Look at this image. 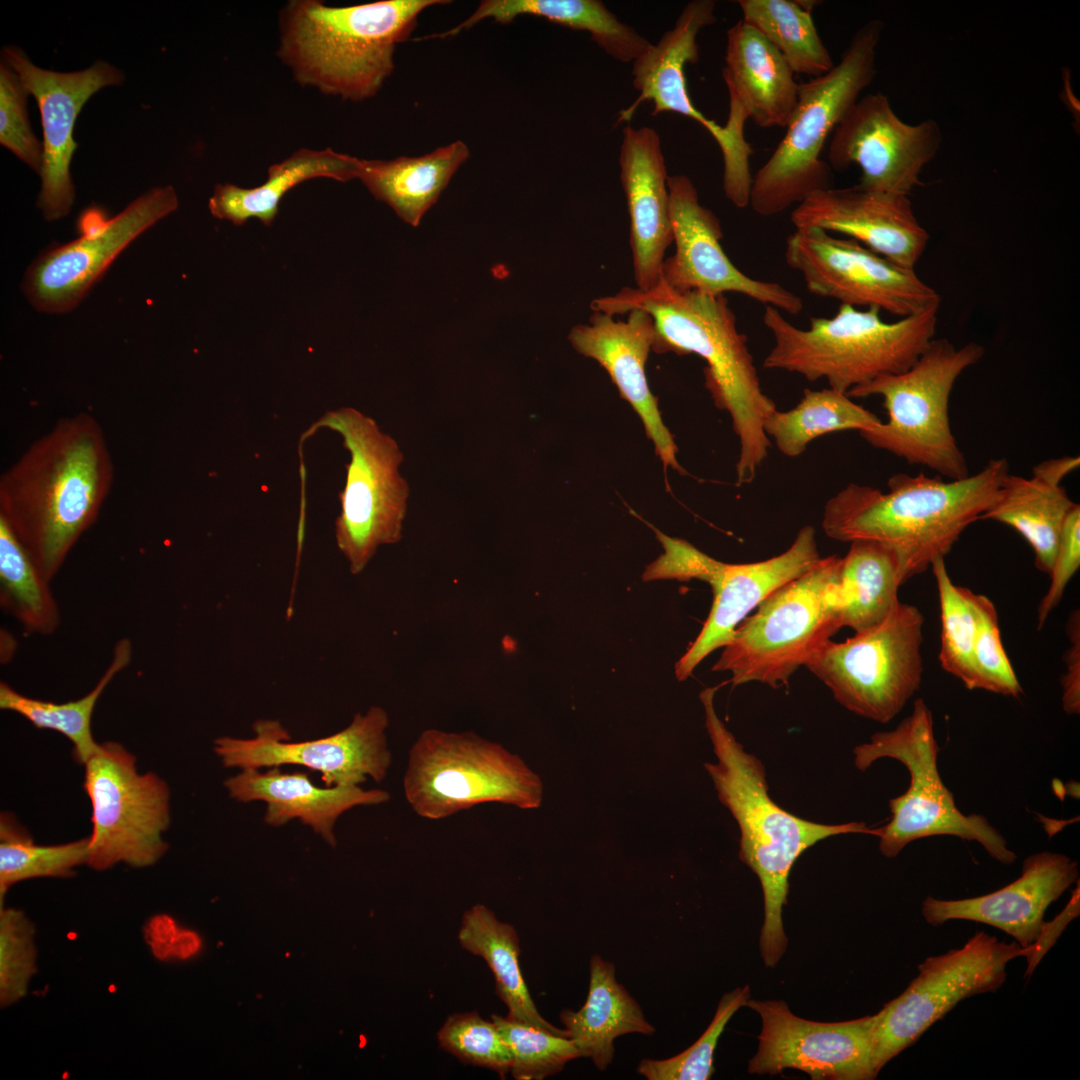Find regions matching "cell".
I'll use <instances>...</instances> for the list:
<instances>
[{
  "instance_id": "obj_1",
  "label": "cell",
  "mask_w": 1080,
  "mask_h": 1080,
  "mask_svg": "<svg viewBox=\"0 0 1080 1080\" xmlns=\"http://www.w3.org/2000/svg\"><path fill=\"white\" fill-rule=\"evenodd\" d=\"M114 480L99 421L59 419L0 476V518L48 580L95 523Z\"/></svg>"
},
{
  "instance_id": "obj_2",
  "label": "cell",
  "mask_w": 1080,
  "mask_h": 1080,
  "mask_svg": "<svg viewBox=\"0 0 1080 1080\" xmlns=\"http://www.w3.org/2000/svg\"><path fill=\"white\" fill-rule=\"evenodd\" d=\"M591 307L612 316L643 310L654 323L653 351L696 354L705 361L706 388L716 407L729 413L739 440L737 483H751L770 447L764 421L777 407L762 390L747 336L738 330L727 298L679 291L661 278L648 291L625 287L593 300Z\"/></svg>"
},
{
  "instance_id": "obj_3",
  "label": "cell",
  "mask_w": 1080,
  "mask_h": 1080,
  "mask_svg": "<svg viewBox=\"0 0 1080 1080\" xmlns=\"http://www.w3.org/2000/svg\"><path fill=\"white\" fill-rule=\"evenodd\" d=\"M1004 458L958 480L898 473L888 491L850 483L825 504L822 529L831 539L867 540L893 550L903 582L951 551L964 530L992 505L1008 474Z\"/></svg>"
},
{
  "instance_id": "obj_4",
  "label": "cell",
  "mask_w": 1080,
  "mask_h": 1080,
  "mask_svg": "<svg viewBox=\"0 0 1080 1080\" xmlns=\"http://www.w3.org/2000/svg\"><path fill=\"white\" fill-rule=\"evenodd\" d=\"M717 687L703 689L699 698L716 763H705L720 802L740 830L739 859L758 877L764 900L760 952L764 964L774 967L787 948L782 911L787 904L790 871L808 848L841 834L879 835V827L864 822L823 824L798 817L781 808L768 793L763 763L743 745L718 717Z\"/></svg>"
},
{
  "instance_id": "obj_5",
  "label": "cell",
  "mask_w": 1080,
  "mask_h": 1080,
  "mask_svg": "<svg viewBox=\"0 0 1080 1080\" xmlns=\"http://www.w3.org/2000/svg\"><path fill=\"white\" fill-rule=\"evenodd\" d=\"M446 0H384L328 6L290 1L280 16L278 56L296 80L343 100L373 97L394 70L396 45L419 14Z\"/></svg>"
},
{
  "instance_id": "obj_6",
  "label": "cell",
  "mask_w": 1080,
  "mask_h": 1080,
  "mask_svg": "<svg viewBox=\"0 0 1080 1080\" xmlns=\"http://www.w3.org/2000/svg\"><path fill=\"white\" fill-rule=\"evenodd\" d=\"M939 307L886 322L877 308L841 304L832 317H811L798 328L775 307L765 306L763 323L774 344L763 367L825 379L847 394L881 376L909 369L934 339Z\"/></svg>"
},
{
  "instance_id": "obj_7",
  "label": "cell",
  "mask_w": 1080,
  "mask_h": 1080,
  "mask_svg": "<svg viewBox=\"0 0 1080 1080\" xmlns=\"http://www.w3.org/2000/svg\"><path fill=\"white\" fill-rule=\"evenodd\" d=\"M883 29L881 20L868 21L830 71L799 84L786 133L752 178L749 205L756 214H780L830 187L831 168L821 152L829 134L874 80Z\"/></svg>"
},
{
  "instance_id": "obj_8",
  "label": "cell",
  "mask_w": 1080,
  "mask_h": 1080,
  "mask_svg": "<svg viewBox=\"0 0 1080 1080\" xmlns=\"http://www.w3.org/2000/svg\"><path fill=\"white\" fill-rule=\"evenodd\" d=\"M842 558H821L810 570L769 595L735 629L712 670L731 683L773 689L790 678L841 625Z\"/></svg>"
},
{
  "instance_id": "obj_9",
  "label": "cell",
  "mask_w": 1080,
  "mask_h": 1080,
  "mask_svg": "<svg viewBox=\"0 0 1080 1080\" xmlns=\"http://www.w3.org/2000/svg\"><path fill=\"white\" fill-rule=\"evenodd\" d=\"M939 746L933 714L922 698L894 729L873 734L853 749L854 765L865 771L876 761L890 758L908 770L907 790L889 800L891 817L879 827V850L896 857L908 844L931 836L950 835L975 841L996 861L1010 865L1017 856L1003 835L980 814H964L938 769Z\"/></svg>"
},
{
  "instance_id": "obj_10",
  "label": "cell",
  "mask_w": 1080,
  "mask_h": 1080,
  "mask_svg": "<svg viewBox=\"0 0 1080 1080\" xmlns=\"http://www.w3.org/2000/svg\"><path fill=\"white\" fill-rule=\"evenodd\" d=\"M984 352L976 342L956 348L946 339H933L906 371L849 390L850 398L880 396L888 415L886 422L860 435L874 448L911 465L925 466L950 480L967 477V461L950 427L949 398L958 377Z\"/></svg>"
},
{
  "instance_id": "obj_11",
  "label": "cell",
  "mask_w": 1080,
  "mask_h": 1080,
  "mask_svg": "<svg viewBox=\"0 0 1080 1080\" xmlns=\"http://www.w3.org/2000/svg\"><path fill=\"white\" fill-rule=\"evenodd\" d=\"M413 812L442 820L484 803L540 807L543 783L524 760L471 731L430 728L412 744L403 777Z\"/></svg>"
},
{
  "instance_id": "obj_12",
  "label": "cell",
  "mask_w": 1080,
  "mask_h": 1080,
  "mask_svg": "<svg viewBox=\"0 0 1080 1080\" xmlns=\"http://www.w3.org/2000/svg\"><path fill=\"white\" fill-rule=\"evenodd\" d=\"M321 429L338 433L350 454L334 533L350 572L360 574L380 546L402 538L409 498V485L400 473L404 454L373 418L353 407L327 411L304 432L302 441Z\"/></svg>"
},
{
  "instance_id": "obj_13",
  "label": "cell",
  "mask_w": 1080,
  "mask_h": 1080,
  "mask_svg": "<svg viewBox=\"0 0 1080 1080\" xmlns=\"http://www.w3.org/2000/svg\"><path fill=\"white\" fill-rule=\"evenodd\" d=\"M923 626L918 607L900 602L880 624L826 641L804 666L848 711L886 724L921 685Z\"/></svg>"
},
{
  "instance_id": "obj_14",
  "label": "cell",
  "mask_w": 1080,
  "mask_h": 1080,
  "mask_svg": "<svg viewBox=\"0 0 1080 1080\" xmlns=\"http://www.w3.org/2000/svg\"><path fill=\"white\" fill-rule=\"evenodd\" d=\"M1027 953L1015 941L1006 943L978 931L962 947L926 958L907 988L873 1015L876 1075L960 1001L996 992L1006 981L1008 963Z\"/></svg>"
},
{
  "instance_id": "obj_15",
  "label": "cell",
  "mask_w": 1080,
  "mask_h": 1080,
  "mask_svg": "<svg viewBox=\"0 0 1080 1080\" xmlns=\"http://www.w3.org/2000/svg\"><path fill=\"white\" fill-rule=\"evenodd\" d=\"M84 765L93 824L87 865H154L168 847L162 838L170 822L166 783L152 772L138 774L134 755L117 742L100 744Z\"/></svg>"
},
{
  "instance_id": "obj_16",
  "label": "cell",
  "mask_w": 1080,
  "mask_h": 1080,
  "mask_svg": "<svg viewBox=\"0 0 1080 1080\" xmlns=\"http://www.w3.org/2000/svg\"><path fill=\"white\" fill-rule=\"evenodd\" d=\"M784 256L810 293L844 305L877 308L903 318L941 303L937 291L915 269L819 228L795 229L786 239Z\"/></svg>"
},
{
  "instance_id": "obj_17",
  "label": "cell",
  "mask_w": 1080,
  "mask_h": 1080,
  "mask_svg": "<svg viewBox=\"0 0 1080 1080\" xmlns=\"http://www.w3.org/2000/svg\"><path fill=\"white\" fill-rule=\"evenodd\" d=\"M178 198L172 186L156 187L107 218L90 207L78 221L82 235L40 254L28 267L22 290L40 312L73 310L118 255L139 235L175 211Z\"/></svg>"
},
{
  "instance_id": "obj_18",
  "label": "cell",
  "mask_w": 1080,
  "mask_h": 1080,
  "mask_svg": "<svg viewBox=\"0 0 1080 1080\" xmlns=\"http://www.w3.org/2000/svg\"><path fill=\"white\" fill-rule=\"evenodd\" d=\"M387 712L372 706L357 713L341 731L323 738L290 741L277 720H258L254 737L215 739L214 752L229 768L262 769L298 765L321 773L327 787L361 786L371 778L382 782L392 764L386 730Z\"/></svg>"
},
{
  "instance_id": "obj_19",
  "label": "cell",
  "mask_w": 1080,
  "mask_h": 1080,
  "mask_svg": "<svg viewBox=\"0 0 1080 1080\" xmlns=\"http://www.w3.org/2000/svg\"><path fill=\"white\" fill-rule=\"evenodd\" d=\"M715 8L713 0L690 1L674 27L633 62V86L639 95L632 105L620 112L617 123L631 120L638 106L645 101L654 105L652 116L674 112L699 123L721 150L724 194L735 207L742 209L750 201L751 145L735 138L725 126L708 119L694 106L684 72L686 64L696 63L699 59L697 36L701 29L716 22Z\"/></svg>"
},
{
  "instance_id": "obj_20",
  "label": "cell",
  "mask_w": 1080,
  "mask_h": 1080,
  "mask_svg": "<svg viewBox=\"0 0 1080 1080\" xmlns=\"http://www.w3.org/2000/svg\"><path fill=\"white\" fill-rule=\"evenodd\" d=\"M941 142L934 120L903 122L879 92L859 98L843 116L832 132L827 155L836 171L858 165L859 186L909 196Z\"/></svg>"
},
{
  "instance_id": "obj_21",
  "label": "cell",
  "mask_w": 1080,
  "mask_h": 1080,
  "mask_svg": "<svg viewBox=\"0 0 1080 1080\" xmlns=\"http://www.w3.org/2000/svg\"><path fill=\"white\" fill-rule=\"evenodd\" d=\"M745 1006L761 1017L757 1053L750 1074L776 1075L785 1069L814 1080H872L873 1015L840 1022H818L793 1014L780 1000H752Z\"/></svg>"
},
{
  "instance_id": "obj_22",
  "label": "cell",
  "mask_w": 1080,
  "mask_h": 1080,
  "mask_svg": "<svg viewBox=\"0 0 1080 1080\" xmlns=\"http://www.w3.org/2000/svg\"><path fill=\"white\" fill-rule=\"evenodd\" d=\"M1 56L19 75L40 111L43 162L37 206L45 220L61 219L69 214L75 198L70 164L78 147L73 137L78 115L92 95L104 87L121 84L124 74L103 60L75 72L43 69L15 45L5 46Z\"/></svg>"
},
{
  "instance_id": "obj_23",
  "label": "cell",
  "mask_w": 1080,
  "mask_h": 1080,
  "mask_svg": "<svg viewBox=\"0 0 1080 1080\" xmlns=\"http://www.w3.org/2000/svg\"><path fill=\"white\" fill-rule=\"evenodd\" d=\"M675 253L665 259L661 278L671 288L707 295L735 292L791 315L803 310L802 299L781 284L752 278L737 268L721 245L720 220L701 205L686 175L668 177Z\"/></svg>"
},
{
  "instance_id": "obj_24",
  "label": "cell",
  "mask_w": 1080,
  "mask_h": 1080,
  "mask_svg": "<svg viewBox=\"0 0 1080 1080\" xmlns=\"http://www.w3.org/2000/svg\"><path fill=\"white\" fill-rule=\"evenodd\" d=\"M795 229L819 228L853 239L886 259L915 269L929 234L907 195L869 190L858 184L817 191L791 213Z\"/></svg>"
},
{
  "instance_id": "obj_25",
  "label": "cell",
  "mask_w": 1080,
  "mask_h": 1080,
  "mask_svg": "<svg viewBox=\"0 0 1080 1080\" xmlns=\"http://www.w3.org/2000/svg\"><path fill=\"white\" fill-rule=\"evenodd\" d=\"M1079 880L1078 862L1069 856L1041 851L1026 857L1021 875L1001 889L978 897L944 900L931 896L922 902L924 920L940 926L968 920L998 928L1023 948L1038 939L1048 907Z\"/></svg>"
},
{
  "instance_id": "obj_26",
  "label": "cell",
  "mask_w": 1080,
  "mask_h": 1080,
  "mask_svg": "<svg viewBox=\"0 0 1080 1080\" xmlns=\"http://www.w3.org/2000/svg\"><path fill=\"white\" fill-rule=\"evenodd\" d=\"M626 321L594 311L587 323L573 326L568 340L579 354L598 362L609 374L620 396L640 417L647 437L665 469L685 474L679 464L674 438L664 424L652 394L645 365L654 344V323L643 310L628 312Z\"/></svg>"
},
{
  "instance_id": "obj_27",
  "label": "cell",
  "mask_w": 1080,
  "mask_h": 1080,
  "mask_svg": "<svg viewBox=\"0 0 1080 1080\" xmlns=\"http://www.w3.org/2000/svg\"><path fill=\"white\" fill-rule=\"evenodd\" d=\"M822 557L815 529L802 527L790 547L779 555L751 563L720 562L708 584L713 602L703 627L675 665L679 681L686 680L711 652L724 647L737 626L769 595L810 570Z\"/></svg>"
},
{
  "instance_id": "obj_28",
  "label": "cell",
  "mask_w": 1080,
  "mask_h": 1080,
  "mask_svg": "<svg viewBox=\"0 0 1080 1080\" xmlns=\"http://www.w3.org/2000/svg\"><path fill=\"white\" fill-rule=\"evenodd\" d=\"M622 135L620 179L630 218L633 274L637 289L648 291L660 281L673 242L669 176L657 131L626 125Z\"/></svg>"
},
{
  "instance_id": "obj_29",
  "label": "cell",
  "mask_w": 1080,
  "mask_h": 1080,
  "mask_svg": "<svg viewBox=\"0 0 1080 1080\" xmlns=\"http://www.w3.org/2000/svg\"><path fill=\"white\" fill-rule=\"evenodd\" d=\"M723 79L729 95L725 128L744 140L751 119L761 128H786L798 101L799 84L780 52L743 20L727 31Z\"/></svg>"
},
{
  "instance_id": "obj_30",
  "label": "cell",
  "mask_w": 1080,
  "mask_h": 1080,
  "mask_svg": "<svg viewBox=\"0 0 1080 1080\" xmlns=\"http://www.w3.org/2000/svg\"><path fill=\"white\" fill-rule=\"evenodd\" d=\"M224 786L237 802H264L267 825L280 827L298 819L332 846L336 844L335 824L342 814L356 806L379 805L390 800L389 792L383 789L320 787L312 782L308 772H283L277 766L263 772L242 769L227 778Z\"/></svg>"
},
{
  "instance_id": "obj_31",
  "label": "cell",
  "mask_w": 1080,
  "mask_h": 1080,
  "mask_svg": "<svg viewBox=\"0 0 1080 1080\" xmlns=\"http://www.w3.org/2000/svg\"><path fill=\"white\" fill-rule=\"evenodd\" d=\"M360 159L331 148L313 150L301 148L268 169V177L260 186L243 188L234 184H217L209 199L211 214L234 225L257 218L269 226L279 210L285 194L298 184L313 178H330L347 182L357 178Z\"/></svg>"
},
{
  "instance_id": "obj_32",
  "label": "cell",
  "mask_w": 1080,
  "mask_h": 1080,
  "mask_svg": "<svg viewBox=\"0 0 1080 1080\" xmlns=\"http://www.w3.org/2000/svg\"><path fill=\"white\" fill-rule=\"evenodd\" d=\"M560 1020L581 1057L590 1058L598 1070L611 1064L616 1038L655 1032L639 1004L617 981L614 964L598 955L590 960L586 1002L578 1011L563 1010Z\"/></svg>"
},
{
  "instance_id": "obj_33",
  "label": "cell",
  "mask_w": 1080,
  "mask_h": 1080,
  "mask_svg": "<svg viewBox=\"0 0 1080 1080\" xmlns=\"http://www.w3.org/2000/svg\"><path fill=\"white\" fill-rule=\"evenodd\" d=\"M521 15H533L573 30L586 31L608 55L625 63L634 62L652 45L599 0H484L465 21L431 38L455 36L485 18L508 24Z\"/></svg>"
},
{
  "instance_id": "obj_34",
  "label": "cell",
  "mask_w": 1080,
  "mask_h": 1080,
  "mask_svg": "<svg viewBox=\"0 0 1080 1080\" xmlns=\"http://www.w3.org/2000/svg\"><path fill=\"white\" fill-rule=\"evenodd\" d=\"M469 154L468 146L457 140L417 157L360 159L357 178L375 198L416 227Z\"/></svg>"
},
{
  "instance_id": "obj_35",
  "label": "cell",
  "mask_w": 1080,
  "mask_h": 1080,
  "mask_svg": "<svg viewBox=\"0 0 1080 1080\" xmlns=\"http://www.w3.org/2000/svg\"><path fill=\"white\" fill-rule=\"evenodd\" d=\"M1075 504L1061 483L1034 471L1031 478L1008 473L979 520L1014 528L1031 546L1035 567L1049 574L1064 521Z\"/></svg>"
},
{
  "instance_id": "obj_36",
  "label": "cell",
  "mask_w": 1080,
  "mask_h": 1080,
  "mask_svg": "<svg viewBox=\"0 0 1080 1080\" xmlns=\"http://www.w3.org/2000/svg\"><path fill=\"white\" fill-rule=\"evenodd\" d=\"M462 948L485 960L495 978V992L508 1008L507 1017L540 1030L568 1036L538 1012L519 964L520 944L514 927L501 922L485 905L467 909L458 931Z\"/></svg>"
},
{
  "instance_id": "obj_37",
  "label": "cell",
  "mask_w": 1080,
  "mask_h": 1080,
  "mask_svg": "<svg viewBox=\"0 0 1080 1080\" xmlns=\"http://www.w3.org/2000/svg\"><path fill=\"white\" fill-rule=\"evenodd\" d=\"M903 584L893 550L874 541L850 542L841 567L842 627L858 633L883 622L900 603Z\"/></svg>"
},
{
  "instance_id": "obj_38",
  "label": "cell",
  "mask_w": 1080,
  "mask_h": 1080,
  "mask_svg": "<svg viewBox=\"0 0 1080 1080\" xmlns=\"http://www.w3.org/2000/svg\"><path fill=\"white\" fill-rule=\"evenodd\" d=\"M881 422L847 394L826 388L805 389L794 408L775 409L766 417L763 427L783 455L798 457L810 442L822 435L847 430L861 432Z\"/></svg>"
},
{
  "instance_id": "obj_39",
  "label": "cell",
  "mask_w": 1080,
  "mask_h": 1080,
  "mask_svg": "<svg viewBox=\"0 0 1080 1080\" xmlns=\"http://www.w3.org/2000/svg\"><path fill=\"white\" fill-rule=\"evenodd\" d=\"M131 659V641L127 638L120 639L113 649L109 667L95 687L85 696L65 703L27 697L7 683L1 682L0 708L23 716L38 729L54 730L64 735L73 744L75 760L84 765L100 746L94 740L91 730L96 703L108 684L130 664Z\"/></svg>"
},
{
  "instance_id": "obj_40",
  "label": "cell",
  "mask_w": 1080,
  "mask_h": 1080,
  "mask_svg": "<svg viewBox=\"0 0 1080 1080\" xmlns=\"http://www.w3.org/2000/svg\"><path fill=\"white\" fill-rule=\"evenodd\" d=\"M49 582L0 518V604L25 635H50L61 614Z\"/></svg>"
},
{
  "instance_id": "obj_41",
  "label": "cell",
  "mask_w": 1080,
  "mask_h": 1080,
  "mask_svg": "<svg viewBox=\"0 0 1080 1080\" xmlns=\"http://www.w3.org/2000/svg\"><path fill=\"white\" fill-rule=\"evenodd\" d=\"M737 3L742 20L780 52L794 73L815 78L835 65L811 12L801 8L796 0H738Z\"/></svg>"
},
{
  "instance_id": "obj_42",
  "label": "cell",
  "mask_w": 1080,
  "mask_h": 1080,
  "mask_svg": "<svg viewBox=\"0 0 1080 1080\" xmlns=\"http://www.w3.org/2000/svg\"><path fill=\"white\" fill-rule=\"evenodd\" d=\"M89 838L57 844H35L10 813L0 819V902L14 884L32 878L69 877L87 864Z\"/></svg>"
},
{
  "instance_id": "obj_43",
  "label": "cell",
  "mask_w": 1080,
  "mask_h": 1080,
  "mask_svg": "<svg viewBox=\"0 0 1080 1080\" xmlns=\"http://www.w3.org/2000/svg\"><path fill=\"white\" fill-rule=\"evenodd\" d=\"M931 569L940 605V666L959 679L968 690L978 689L973 663L976 614L970 597L971 590L953 583L944 558L936 559Z\"/></svg>"
},
{
  "instance_id": "obj_44",
  "label": "cell",
  "mask_w": 1080,
  "mask_h": 1080,
  "mask_svg": "<svg viewBox=\"0 0 1080 1080\" xmlns=\"http://www.w3.org/2000/svg\"><path fill=\"white\" fill-rule=\"evenodd\" d=\"M511 1054L517 1080H542L560 1072L580 1052L569 1037L555 1035L509 1017L492 1015Z\"/></svg>"
},
{
  "instance_id": "obj_45",
  "label": "cell",
  "mask_w": 1080,
  "mask_h": 1080,
  "mask_svg": "<svg viewBox=\"0 0 1080 1080\" xmlns=\"http://www.w3.org/2000/svg\"><path fill=\"white\" fill-rule=\"evenodd\" d=\"M750 999L749 986L724 994L715 1015L700 1038L689 1048L667 1059H643L637 1071L648 1080H708L714 1074V1052L732 1016Z\"/></svg>"
},
{
  "instance_id": "obj_46",
  "label": "cell",
  "mask_w": 1080,
  "mask_h": 1080,
  "mask_svg": "<svg viewBox=\"0 0 1080 1080\" xmlns=\"http://www.w3.org/2000/svg\"><path fill=\"white\" fill-rule=\"evenodd\" d=\"M442 1049L460 1061L484 1067L501 1078L510 1072L511 1054L498 1027L477 1012L450 1015L438 1032Z\"/></svg>"
},
{
  "instance_id": "obj_47",
  "label": "cell",
  "mask_w": 1080,
  "mask_h": 1080,
  "mask_svg": "<svg viewBox=\"0 0 1080 1080\" xmlns=\"http://www.w3.org/2000/svg\"><path fill=\"white\" fill-rule=\"evenodd\" d=\"M37 971L35 927L23 911L0 908V1005L11 1006L28 993Z\"/></svg>"
},
{
  "instance_id": "obj_48",
  "label": "cell",
  "mask_w": 1080,
  "mask_h": 1080,
  "mask_svg": "<svg viewBox=\"0 0 1080 1080\" xmlns=\"http://www.w3.org/2000/svg\"><path fill=\"white\" fill-rule=\"evenodd\" d=\"M976 614L973 663L978 689L1018 698L1022 686L1002 644L998 613L986 595L971 591Z\"/></svg>"
},
{
  "instance_id": "obj_49",
  "label": "cell",
  "mask_w": 1080,
  "mask_h": 1080,
  "mask_svg": "<svg viewBox=\"0 0 1080 1080\" xmlns=\"http://www.w3.org/2000/svg\"><path fill=\"white\" fill-rule=\"evenodd\" d=\"M29 92L19 75L0 63V143L40 175L43 145L32 131L27 109Z\"/></svg>"
},
{
  "instance_id": "obj_50",
  "label": "cell",
  "mask_w": 1080,
  "mask_h": 1080,
  "mask_svg": "<svg viewBox=\"0 0 1080 1080\" xmlns=\"http://www.w3.org/2000/svg\"><path fill=\"white\" fill-rule=\"evenodd\" d=\"M664 552L647 566L643 580L698 579L708 583L721 561L703 553L689 542L654 529Z\"/></svg>"
},
{
  "instance_id": "obj_51",
  "label": "cell",
  "mask_w": 1080,
  "mask_h": 1080,
  "mask_svg": "<svg viewBox=\"0 0 1080 1080\" xmlns=\"http://www.w3.org/2000/svg\"><path fill=\"white\" fill-rule=\"evenodd\" d=\"M1080 567V505L1075 504L1064 521L1052 563L1050 585L1037 609L1040 630L1050 613L1061 602L1066 587Z\"/></svg>"
},
{
  "instance_id": "obj_52",
  "label": "cell",
  "mask_w": 1080,
  "mask_h": 1080,
  "mask_svg": "<svg viewBox=\"0 0 1080 1080\" xmlns=\"http://www.w3.org/2000/svg\"><path fill=\"white\" fill-rule=\"evenodd\" d=\"M1066 633L1070 645L1064 655L1066 670L1061 680L1062 707L1068 715L1080 713V614L1074 610L1069 615Z\"/></svg>"
},
{
  "instance_id": "obj_53",
  "label": "cell",
  "mask_w": 1080,
  "mask_h": 1080,
  "mask_svg": "<svg viewBox=\"0 0 1080 1080\" xmlns=\"http://www.w3.org/2000/svg\"><path fill=\"white\" fill-rule=\"evenodd\" d=\"M1079 892L1078 881L1077 888L1072 891L1071 899L1063 911L1053 921H1044L1038 939L1032 946L1027 948L1028 953L1025 958L1028 964L1025 976H1030L1033 973L1041 958L1054 945L1067 923L1079 915Z\"/></svg>"
}]
</instances>
